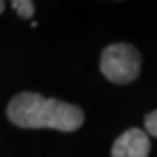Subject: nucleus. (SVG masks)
Masks as SVG:
<instances>
[{
  "mask_svg": "<svg viewBox=\"0 0 157 157\" xmlns=\"http://www.w3.org/2000/svg\"><path fill=\"white\" fill-rule=\"evenodd\" d=\"M8 119L21 128H53L59 132H75L83 124V111L55 98L24 91L10 101Z\"/></svg>",
  "mask_w": 157,
  "mask_h": 157,
  "instance_id": "1",
  "label": "nucleus"
},
{
  "mask_svg": "<svg viewBox=\"0 0 157 157\" xmlns=\"http://www.w3.org/2000/svg\"><path fill=\"white\" fill-rule=\"evenodd\" d=\"M99 67L109 82L125 85L138 78L141 71V56L133 45L112 44L101 53Z\"/></svg>",
  "mask_w": 157,
  "mask_h": 157,
  "instance_id": "2",
  "label": "nucleus"
},
{
  "mask_svg": "<svg viewBox=\"0 0 157 157\" xmlns=\"http://www.w3.org/2000/svg\"><path fill=\"white\" fill-rule=\"evenodd\" d=\"M151 143L146 132L130 128L116 140L112 146V157H147Z\"/></svg>",
  "mask_w": 157,
  "mask_h": 157,
  "instance_id": "3",
  "label": "nucleus"
},
{
  "mask_svg": "<svg viewBox=\"0 0 157 157\" xmlns=\"http://www.w3.org/2000/svg\"><path fill=\"white\" fill-rule=\"evenodd\" d=\"M11 6L23 19H31L34 16L35 8L31 0H15V2H11Z\"/></svg>",
  "mask_w": 157,
  "mask_h": 157,
  "instance_id": "4",
  "label": "nucleus"
},
{
  "mask_svg": "<svg viewBox=\"0 0 157 157\" xmlns=\"http://www.w3.org/2000/svg\"><path fill=\"white\" fill-rule=\"evenodd\" d=\"M144 125H146L147 133L157 138V111H152L151 114H147L144 119Z\"/></svg>",
  "mask_w": 157,
  "mask_h": 157,
  "instance_id": "5",
  "label": "nucleus"
},
{
  "mask_svg": "<svg viewBox=\"0 0 157 157\" xmlns=\"http://www.w3.org/2000/svg\"><path fill=\"white\" fill-rule=\"evenodd\" d=\"M5 10V2H2V0H0V13H2Z\"/></svg>",
  "mask_w": 157,
  "mask_h": 157,
  "instance_id": "6",
  "label": "nucleus"
}]
</instances>
